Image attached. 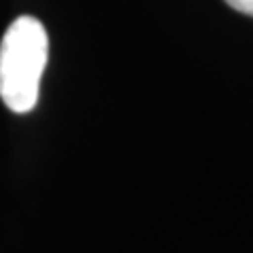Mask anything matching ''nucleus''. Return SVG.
I'll list each match as a JSON object with an SVG mask.
<instances>
[{
  "mask_svg": "<svg viewBox=\"0 0 253 253\" xmlns=\"http://www.w3.org/2000/svg\"><path fill=\"white\" fill-rule=\"evenodd\" d=\"M49 59V36L36 17L21 15L0 42V99L17 114L34 110Z\"/></svg>",
  "mask_w": 253,
  "mask_h": 253,
  "instance_id": "1",
  "label": "nucleus"
},
{
  "mask_svg": "<svg viewBox=\"0 0 253 253\" xmlns=\"http://www.w3.org/2000/svg\"><path fill=\"white\" fill-rule=\"evenodd\" d=\"M226 2L230 4L234 11L245 13V15H251V17H253V0H226Z\"/></svg>",
  "mask_w": 253,
  "mask_h": 253,
  "instance_id": "2",
  "label": "nucleus"
}]
</instances>
